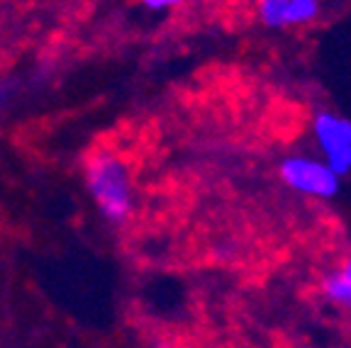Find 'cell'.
<instances>
[{
	"mask_svg": "<svg viewBox=\"0 0 351 348\" xmlns=\"http://www.w3.org/2000/svg\"><path fill=\"white\" fill-rule=\"evenodd\" d=\"M83 180L90 200L110 224H125L134 212V180L127 161L110 147H98L83 161Z\"/></svg>",
	"mask_w": 351,
	"mask_h": 348,
	"instance_id": "obj_1",
	"label": "cell"
},
{
	"mask_svg": "<svg viewBox=\"0 0 351 348\" xmlns=\"http://www.w3.org/2000/svg\"><path fill=\"white\" fill-rule=\"evenodd\" d=\"M280 178L291 185L293 190L315 197H335L339 192V175L324 161H313L305 156L285 158L280 164Z\"/></svg>",
	"mask_w": 351,
	"mask_h": 348,
	"instance_id": "obj_2",
	"label": "cell"
},
{
	"mask_svg": "<svg viewBox=\"0 0 351 348\" xmlns=\"http://www.w3.org/2000/svg\"><path fill=\"white\" fill-rule=\"evenodd\" d=\"M315 136L319 149L324 151V164L337 175H344L351 171V120L337 117V114L319 112L313 122Z\"/></svg>",
	"mask_w": 351,
	"mask_h": 348,
	"instance_id": "obj_3",
	"label": "cell"
},
{
	"mask_svg": "<svg viewBox=\"0 0 351 348\" xmlns=\"http://www.w3.org/2000/svg\"><path fill=\"white\" fill-rule=\"evenodd\" d=\"M322 293L327 299L341 307H351V258L337 273L322 280Z\"/></svg>",
	"mask_w": 351,
	"mask_h": 348,
	"instance_id": "obj_4",
	"label": "cell"
},
{
	"mask_svg": "<svg viewBox=\"0 0 351 348\" xmlns=\"http://www.w3.org/2000/svg\"><path fill=\"white\" fill-rule=\"evenodd\" d=\"M319 12V0H288L283 10V27L313 22Z\"/></svg>",
	"mask_w": 351,
	"mask_h": 348,
	"instance_id": "obj_5",
	"label": "cell"
},
{
	"mask_svg": "<svg viewBox=\"0 0 351 348\" xmlns=\"http://www.w3.org/2000/svg\"><path fill=\"white\" fill-rule=\"evenodd\" d=\"M147 10L161 12V10H173V8H181L186 0H139Z\"/></svg>",
	"mask_w": 351,
	"mask_h": 348,
	"instance_id": "obj_6",
	"label": "cell"
},
{
	"mask_svg": "<svg viewBox=\"0 0 351 348\" xmlns=\"http://www.w3.org/2000/svg\"><path fill=\"white\" fill-rule=\"evenodd\" d=\"M200 3H210V5H225V3H232V0H200Z\"/></svg>",
	"mask_w": 351,
	"mask_h": 348,
	"instance_id": "obj_7",
	"label": "cell"
},
{
	"mask_svg": "<svg viewBox=\"0 0 351 348\" xmlns=\"http://www.w3.org/2000/svg\"><path fill=\"white\" fill-rule=\"evenodd\" d=\"M156 348H181V346H176V343H159V346H156Z\"/></svg>",
	"mask_w": 351,
	"mask_h": 348,
	"instance_id": "obj_8",
	"label": "cell"
}]
</instances>
